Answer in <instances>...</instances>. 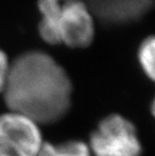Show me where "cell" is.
Instances as JSON below:
<instances>
[{"instance_id": "obj_8", "label": "cell", "mask_w": 155, "mask_h": 156, "mask_svg": "<svg viewBox=\"0 0 155 156\" xmlns=\"http://www.w3.org/2000/svg\"><path fill=\"white\" fill-rule=\"evenodd\" d=\"M67 1L68 0H38L37 5L42 14L41 20L54 21Z\"/></svg>"}, {"instance_id": "obj_1", "label": "cell", "mask_w": 155, "mask_h": 156, "mask_svg": "<svg viewBox=\"0 0 155 156\" xmlns=\"http://www.w3.org/2000/svg\"><path fill=\"white\" fill-rule=\"evenodd\" d=\"M8 110L41 124L58 122L72 105V85L68 73L41 51H28L10 62L3 89Z\"/></svg>"}, {"instance_id": "obj_9", "label": "cell", "mask_w": 155, "mask_h": 156, "mask_svg": "<svg viewBox=\"0 0 155 156\" xmlns=\"http://www.w3.org/2000/svg\"><path fill=\"white\" fill-rule=\"evenodd\" d=\"M9 68H10V62H9L7 55L2 49H0V93L3 92V89L5 87Z\"/></svg>"}, {"instance_id": "obj_7", "label": "cell", "mask_w": 155, "mask_h": 156, "mask_svg": "<svg viewBox=\"0 0 155 156\" xmlns=\"http://www.w3.org/2000/svg\"><path fill=\"white\" fill-rule=\"evenodd\" d=\"M154 36L150 35L141 42L138 49V59L145 75L150 80H154L155 67H154Z\"/></svg>"}, {"instance_id": "obj_3", "label": "cell", "mask_w": 155, "mask_h": 156, "mask_svg": "<svg viewBox=\"0 0 155 156\" xmlns=\"http://www.w3.org/2000/svg\"><path fill=\"white\" fill-rule=\"evenodd\" d=\"M88 145L93 156H141L143 152L135 125L120 114L102 119Z\"/></svg>"}, {"instance_id": "obj_6", "label": "cell", "mask_w": 155, "mask_h": 156, "mask_svg": "<svg viewBox=\"0 0 155 156\" xmlns=\"http://www.w3.org/2000/svg\"><path fill=\"white\" fill-rule=\"evenodd\" d=\"M38 156H93V154L86 142L68 140L58 144L44 142Z\"/></svg>"}, {"instance_id": "obj_4", "label": "cell", "mask_w": 155, "mask_h": 156, "mask_svg": "<svg viewBox=\"0 0 155 156\" xmlns=\"http://www.w3.org/2000/svg\"><path fill=\"white\" fill-rule=\"evenodd\" d=\"M37 122L21 113L8 110L0 115V154L38 156L44 145Z\"/></svg>"}, {"instance_id": "obj_10", "label": "cell", "mask_w": 155, "mask_h": 156, "mask_svg": "<svg viewBox=\"0 0 155 156\" xmlns=\"http://www.w3.org/2000/svg\"><path fill=\"white\" fill-rule=\"evenodd\" d=\"M0 156H6V155H3V154H0Z\"/></svg>"}, {"instance_id": "obj_2", "label": "cell", "mask_w": 155, "mask_h": 156, "mask_svg": "<svg viewBox=\"0 0 155 156\" xmlns=\"http://www.w3.org/2000/svg\"><path fill=\"white\" fill-rule=\"evenodd\" d=\"M38 30L48 44L85 48L94 38V16L82 0H68L54 21L41 20Z\"/></svg>"}, {"instance_id": "obj_5", "label": "cell", "mask_w": 155, "mask_h": 156, "mask_svg": "<svg viewBox=\"0 0 155 156\" xmlns=\"http://www.w3.org/2000/svg\"><path fill=\"white\" fill-rule=\"evenodd\" d=\"M92 14L109 23L127 22L144 14L153 0H82Z\"/></svg>"}]
</instances>
